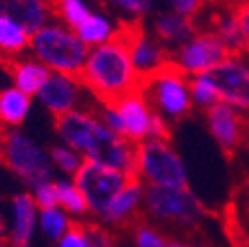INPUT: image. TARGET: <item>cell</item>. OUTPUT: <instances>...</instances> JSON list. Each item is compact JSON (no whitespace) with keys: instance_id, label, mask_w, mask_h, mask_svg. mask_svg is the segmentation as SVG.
<instances>
[{"instance_id":"cell-1","label":"cell","mask_w":249,"mask_h":247,"mask_svg":"<svg viewBox=\"0 0 249 247\" xmlns=\"http://www.w3.org/2000/svg\"><path fill=\"white\" fill-rule=\"evenodd\" d=\"M79 79L85 91H89L99 105L115 103L141 89L142 77L135 70L129 44L123 32L115 40L89 50Z\"/></svg>"},{"instance_id":"cell-2","label":"cell","mask_w":249,"mask_h":247,"mask_svg":"<svg viewBox=\"0 0 249 247\" xmlns=\"http://www.w3.org/2000/svg\"><path fill=\"white\" fill-rule=\"evenodd\" d=\"M30 50L50 71L77 77L89 55V48L77 38L75 30L61 22H48L36 30L30 40Z\"/></svg>"},{"instance_id":"cell-3","label":"cell","mask_w":249,"mask_h":247,"mask_svg":"<svg viewBox=\"0 0 249 247\" xmlns=\"http://www.w3.org/2000/svg\"><path fill=\"white\" fill-rule=\"evenodd\" d=\"M0 160L30 188L53 180L50 152L18 129L0 131Z\"/></svg>"},{"instance_id":"cell-4","label":"cell","mask_w":249,"mask_h":247,"mask_svg":"<svg viewBox=\"0 0 249 247\" xmlns=\"http://www.w3.org/2000/svg\"><path fill=\"white\" fill-rule=\"evenodd\" d=\"M135 178L144 186L188 188V168L170 141L148 139L137 144Z\"/></svg>"},{"instance_id":"cell-5","label":"cell","mask_w":249,"mask_h":247,"mask_svg":"<svg viewBox=\"0 0 249 247\" xmlns=\"http://www.w3.org/2000/svg\"><path fill=\"white\" fill-rule=\"evenodd\" d=\"M142 212L160 224L184 228H194L206 218V208L190 188L144 186Z\"/></svg>"},{"instance_id":"cell-6","label":"cell","mask_w":249,"mask_h":247,"mask_svg":"<svg viewBox=\"0 0 249 247\" xmlns=\"http://www.w3.org/2000/svg\"><path fill=\"white\" fill-rule=\"evenodd\" d=\"M141 91L150 107L162 115L168 123L180 121L192 111V97L188 77L178 71L172 64L154 75L142 79Z\"/></svg>"},{"instance_id":"cell-7","label":"cell","mask_w":249,"mask_h":247,"mask_svg":"<svg viewBox=\"0 0 249 247\" xmlns=\"http://www.w3.org/2000/svg\"><path fill=\"white\" fill-rule=\"evenodd\" d=\"M228 55L231 53L212 30H198L188 42L170 53V64L186 77H194L212 73Z\"/></svg>"},{"instance_id":"cell-8","label":"cell","mask_w":249,"mask_h":247,"mask_svg":"<svg viewBox=\"0 0 249 247\" xmlns=\"http://www.w3.org/2000/svg\"><path fill=\"white\" fill-rule=\"evenodd\" d=\"M131 176L123 174L119 170L107 168L103 164L85 160L83 166L79 168V172L73 176L75 184L79 186L89 213H93L95 218L105 212V208L109 206V202L121 192V188L129 182Z\"/></svg>"},{"instance_id":"cell-9","label":"cell","mask_w":249,"mask_h":247,"mask_svg":"<svg viewBox=\"0 0 249 247\" xmlns=\"http://www.w3.org/2000/svg\"><path fill=\"white\" fill-rule=\"evenodd\" d=\"M83 159L103 164L107 168L119 170L127 176H135V166H137V144L129 142L121 135L113 133L111 129L105 127L101 121L99 127L93 135L87 150L83 152Z\"/></svg>"},{"instance_id":"cell-10","label":"cell","mask_w":249,"mask_h":247,"mask_svg":"<svg viewBox=\"0 0 249 247\" xmlns=\"http://www.w3.org/2000/svg\"><path fill=\"white\" fill-rule=\"evenodd\" d=\"M123 36L129 44L135 70L142 79L170 66V52L152 36V32H146L139 24H124Z\"/></svg>"},{"instance_id":"cell-11","label":"cell","mask_w":249,"mask_h":247,"mask_svg":"<svg viewBox=\"0 0 249 247\" xmlns=\"http://www.w3.org/2000/svg\"><path fill=\"white\" fill-rule=\"evenodd\" d=\"M212 77L222 103L241 113L249 111V61L243 55H228L212 71Z\"/></svg>"},{"instance_id":"cell-12","label":"cell","mask_w":249,"mask_h":247,"mask_svg":"<svg viewBox=\"0 0 249 247\" xmlns=\"http://www.w3.org/2000/svg\"><path fill=\"white\" fill-rule=\"evenodd\" d=\"M204 121L210 137L217 142V146L226 152H233L241 146L247 137V123L245 113L228 105V103H215L204 113Z\"/></svg>"},{"instance_id":"cell-13","label":"cell","mask_w":249,"mask_h":247,"mask_svg":"<svg viewBox=\"0 0 249 247\" xmlns=\"http://www.w3.org/2000/svg\"><path fill=\"white\" fill-rule=\"evenodd\" d=\"M83 83L77 75H66V73H53L48 77L44 87L38 91V101L53 115L61 117L66 113H71L75 109H81V95H83Z\"/></svg>"},{"instance_id":"cell-14","label":"cell","mask_w":249,"mask_h":247,"mask_svg":"<svg viewBox=\"0 0 249 247\" xmlns=\"http://www.w3.org/2000/svg\"><path fill=\"white\" fill-rule=\"evenodd\" d=\"M121 115L123 123V139H127L133 144H141L148 141L152 121H154V111L146 97L142 95V91H133V93L121 97L119 101L113 103Z\"/></svg>"},{"instance_id":"cell-15","label":"cell","mask_w":249,"mask_h":247,"mask_svg":"<svg viewBox=\"0 0 249 247\" xmlns=\"http://www.w3.org/2000/svg\"><path fill=\"white\" fill-rule=\"evenodd\" d=\"M144 208V184L131 176L121 192L109 202L105 212L99 215V222L111 228H124L133 224Z\"/></svg>"},{"instance_id":"cell-16","label":"cell","mask_w":249,"mask_h":247,"mask_svg":"<svg viewBox=\"0 0 249 247\" xmlns=\"http://www.w3.org/2000/svg\"><path fill=\"white\" fill-rule=\"evenodd\" d=\"M99 123H101L99 113H93L89 109H75L71 113L55 117V133L61 144L83 154L93 135H95Z\"/></svg>"},{"instance_id":"cell-17","label":"cell","mask_w":249,"mask_h":247,"mask_svg":"<svg viewBox=\"0 0 249 247\" xmlns=\"http://www.w3.org/2000/svg\"><path fill=\"white\" fill-rule=\"evenodd\" d=\"M198 32L194 20L180 16L172 10L166 12H159L152 18V36L157 38L170 53L180 48L184 42H188L194 34Z\"/></svg>"},{"instance_id":"cell-18","label":"cell","mask_w":249,"mask_h":247,"mask_svg":"<svg viewBox=\"0 0 249 247\" xmlns=\"http://www.w3.org/2000/svg\"><path fill=\"white\" fill-rule=\"evenodd\" d=\"M52 6L48 0H0V18H12L36 32L50 22Z\"/></svg>"},{"instance_id":"cell-19","label":"cell","mask_w":249,"mask_h":247,"mask_svg":"<svg viewBox=\"0 0 249 247\" xmlns=\"http://www.w3.org/2000/svg\"><path fill=\"white\" fill-rule=\"evenodd\" d=\"M12 231H10V239L14 245H24L30 243V239L34 237V231L38 228V206L32 198V194L22 192L14 198L12 202Z\"/></svg>"},{"instance_id":"cell-20","label":"cell","mask_w":249,"mask_h":247,"mask_svg":"<svg viewBox=\"0 0 249 247\" xmlns=\"http://www.w3.org/2000/svg\"><path fill=\"white\" fill-rule=\"evenodd\" d=\"M123 32V26H119L113 18H109L107 14H101V12H95L75 30L77 38L91 50V48H97V46H103L111 40H115L119 34Z\"/></svg>"},{"instance_id":"cell-21","label":"cell","mask_w":249,"mask_h":247,"mask_svg":"<svg viewBox=\"0 0 249 247\" xmlns=\"http://www.w3.org/2000/svg\"><path fill=\"white\" fill-rule=\"evenodd\" d=\"M210 30L222 40V44L228 48L231 55H241L243 52H247L245 36H243V30H241V24L237 20L233 6L217 12L213 16V24Z\"/></svg>"},{"instance_id":"cell-22","label":"cell","mask_w":249,"mask_h":247,"mask_svg":"<svg viewBox=\"0 0 249 247\" xmlns=\"http://www.w3.org/2000/svg\"><path fill=\"white\" fill-rule=\"evenodd\" d=\"M10 68H12L14 87H18L20 91H24V93L30 95V97L38 95V91L44 87V83L52 75V71L36 57L20 59V61H16V64H12Z\"/></svg>"},{"instance_id":"cell-23","label":"cell","mask_w":249,"mask_h":247,"mask_svg":"<svg viewBox=\"0 0 249 247\" xmlns=\"http://www.w3.org/2000/svg\"><path fill=\"white\" fill-rule=\"evenodd\" d=\"M32 109V97L18 87H8L0 91V123L6 129H16L26 121Z\"/></svg>"},{"instance_id":"cell-24","label":"cell","mask_w":249,"mask_h":247,"mask_svg":"<svg viewBox=\"0 0 249 247\" xmlns=\"http://www.w3.org/2000/svg\"><path fill=\"white\" fill-rule=\"evenodd\" d=\"M32 32L12 18H0V52L6 55H18L30 48Z\"/></svg>"},{"instance_id":"cell-25","label":"cell","mask_w":249,"mask_h":247,"mask_svg":"<svg viewBox=\"0 0 249 247\" xmlns=\"http://www.w3.org/2000/svg\"><path fill=\"white\" fill-rule=\"evenodd\" d=\"M50 6L52 12L61 20V24L71 30H77L93 14V8L87 0H52Z\"/></svg>"},{"instance_id":"cell-26","label":"cell","mask_w":249,"mask_h":247,"mask_svg":"<svg viewBox=\"0 0 249 247\" xmlns=\"http://www.w3.org/2000/svg\"><path fill=\"white\" fill-rule=\"evenodd\" d=\"M55 186H57V206L64 212H68L70 215H85L89 212L87 202L73 178L55 180Z\"/></svg>"},{"instance_id":"cell-27","label":"cell","mask_w":249,"mask_h":247,"mask_svg":"<svg viewBox=\"0 0 249 247\" xmlns=\"http://www.w3.org/2000/svg\"><path fill=\"white\" fill-rule=\"evenodd\" d=\"M38 228H40V231L48 239L59 241L61 235H64L71 228L70 213L64 212L59 206L48 208V210H40V213H38Z\"/></svg>"},{"instance_id":"cell-28","label":"cell","mask_w":249,"mask_h":247,"mask_svg":"<svg viewBox=\"0 0 249 247\" xmlns=\"http://www.w3.org/2000/svg\"><path fill=\"white\" fill-rule=\"evenodd\" d=\"M188 85H190V97H192L194 107H200V109L206 111L212 105L220 103V95H217V87L213 83L212 73H202V75L188 77Z\"/></svg>"},{"instance_id":"cell-29","label":"cell","mask_w":249,"mask_h":247,"mask_svg":"<svg viewBox=\"0 0 249 247\" xmlns=\"http://www.w3.org/2000/svg\"><path fill=\"white\" fill-rule=\"evenodd\" d=\"M48 152H50L53 168H57L59 172H64L68 176H75L79 172V168L83 166V162H85L81 152H77V150H73L66 144H55Z\"/></svg>"},{"instance_id":"cell-30","label":"cell","mask_w":249,"mask_h":247,"mask_svg":"<svg viewBox=\"0 0 249 247\" xmlns=\"http://www.w3.org/2000/svg\"><path fill=\"white\" fill-rule=\"evenodd\" d=\"M109 2L131 20L127 24H139L152 12L154 6V0H109Z\"/></svg>"},{"instance_id":"cell-31","label":"cell","mask_w":249,"mask_h":247,"mask_svg":"<svg viewBox=\"0 0 249 247\" xmlns=\"http://www.w3.org/2000/svg\"><path fill=\"white\" fill-rule=\"evenodd\" d=\"M133 245L135 247H166L168 239L154 226L141 224V226H135L133 229Z\"/></svg>"},{"instance_id":"cell-32","label":"cell","mask_w":249,"mask_h":247,"mask_svg":"<svg viewBox=\"0 0 249 247\" xmlns=\"http://www.w3.org/2000/svg\"><path fill=\"white\" fill-rule=\"evenodd\" d=\"M32 198H34L38 210L55 208L57 206V186H55V180L44 182V184H40V186L32 188Z\"/></svg>"},{"instance_id":"cell-33","label":"cell","mask_w":249,"mask_h":247,"mask_svg":"<svg viewBox=\"0 0 249 247\" xmlns=\"http://www.w3.org/2000/svg\"><path fill=\"white\" fill-rule=\"evenodd\" d=\"M57 247H89L87 226L71 224V228L64 235H61V239L57 241Z\"/></svg>"},{"instance_id":"cell-34","label":"cell","mask_w":249,"mask_h":247,"mask_svg":"<svg viewBox=\"0 0 249 247\" xmlns=\"http://www.w3.org/2000/svg\"><path fill=\"white\" fill-rule=\"evenodd\" d=\"M87 235H89V247H117L113 233L105 226H87Z\"/></svg>"},{"instance_id":"cell-35","label":"cell","mask_w":249,"mask_h":247,"mask_svg":"<svg viewBox=\"0 0 249 247\" xmlns=\"http://www.w3.org/2000/svg\"><path fill=\"white\" fill-rule=\"evenodd\" d=\"M206 0H170V10L194 20L196 14H200V10L204 8Z\"/></svg>"},{"instance_id":"cell-36","label":"cell","mask_w":249,"mask_h":247,"mask_svg":"<svg viewBox=\"0 0 249 247\" xmlns=\"http://www.w3.org/2000/svg\"><path fill=\"white\" fill-rule=\"evenodd\" d=\"M233 8H235L237 20L241 24L243 36H245V44H247V52H249V0H243V2L233 4Z\"/></svg>"},{"instance_id":"cell-37","label":"cell","mask_w":249,"mask_h":247,"mask_svg":"<svg viewBox=\"0 0 249 247\" xmlns=\"http://www.w3.org/2000/svg\"><path fill=\"white\" fill-rule=\"evenodd\" d=\"M241 208H243V213L249 218V186L245 188V192H243V196H241Z\"/></svg>"},{"instance_id":"cell-38","label":"cell","mask_w":249,"mask_h":247,"mask_svg":"<svg viewBox=\"0 0 249 247\" xmlns=\"http://www.w3.org/2000/svg\"><path fill=\"white\" fill-rule=\"evenodd\" d=\"M166 247H188L186 243H182V241H168V245Z\"/></svg>"},{"instance_id":"cell-39","label":"cell","mask_w":249,"mask_h":247,"mask_svg":"<svg viewBox=\"0 0 249 247\" xmlns=\"http://www.w3.org/2000/svg\"><path fill=\"white\" fill-rule=\"evenodd\" d=\"M245 123H247V135H249V111L245 113Z\"/></svg>"},{"instance_id":"cell-40","label":"cell","mask_w":249,"mask_h":247,"mask_svg":"<svg viewBox=\"0 0 249 247\" xmlns=\"http://www.w3.org/2000/svg\"><path fill=\"white\" fill-rule=\"evenodd\" d=\"M14 247H32L30 243H24V245H14Z\"/></svg>"},{"instance_id":"cell-41","label":"cell","mask_w":249,"mask_h":247,"mask_svg":"<svg viewBox=\"0 0 249 247\" xmlns=\"http://www.w3.org/2000/svg\"><path fill=\"white\" fill-rule=\"evenodd\" d=\"M188 247H208V245H188Z\"/></svg>"},{"instance_id":"cell-42","label":"cell","mask_w":249,"mask_h":247,"mask_svg":"<svg viewBox=\"0 0 249 247\" xmlns=\"http://www.w3.org/2000/svg\"><path fill=\"white\" fill-rule=\"evenodd\" d=\"M0 247H4V241L2 239H0Z\"/></svg>"}]
</instances>
